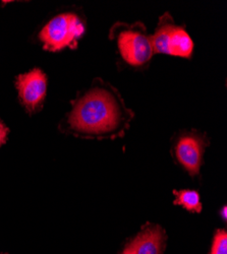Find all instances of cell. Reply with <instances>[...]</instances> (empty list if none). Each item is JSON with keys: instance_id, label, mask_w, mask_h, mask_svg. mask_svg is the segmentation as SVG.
Listing matches in <instances>:
<instances>
[{"instance_id": "cell-1", "label": "cell", "mask_w": 227, "mask_h": 254, "mask_svg": "<svg viewBox=\"0 0 227 254\" xmlns=\"http://www.w3.org/2000/svg\"><path fill=\"white\" fill-rule=\"evenodd\" d=\"M134 113L111 84L95 78L91 87L73 101L69 129L85 138H115L125 135Z\"/></svg>"}, {"instance_id": "cell-2", "label": "cell", "mask_w": 227, "mask_h": 254, "mask_svg": "<svg viewBox=\"0 0 227 254\" xmlns=\"http://www.w3.org/2000/svg\"><path fill=\"white\" fill-rule=\"evenodd\" d=\"M109 38L114 41L121 61L133 69H146L154 55L150 36L142 23L128 25L116 23Z\"/></svg>"}, {"instance_id": "cell-3", "label": "cell", "mask_w": 227, "mask_h": 254, "mask_svg": "<svg viewBox=\"0 0 227 254\" xmlns=\"http://www.w3.org/2000/svg\"><path fill=\"white\" fill-rule=\"evenodd\" d=\"M86 23L76 12L59 13L43 27L39 34L43 48L50 52L61 51L66 48L75 49L78 40L85 34Z\"/></svg>"}, {"instance_id": "cell-4", "label": "cell", "mask_w": 227, "mask_h": 254, "mask_svg": "<svg viewBox=\"0 0 227 254\" xmlns=\"http://www.w3.org/2000/svg\"><path fill=\"white\" fill-rule=\"evenodd\" d=\"M154 53L190 59L194 52V42L183 27L177 26L173 17L164 13L153 35L150 36Z\"/></svg>"}, {"instance_id": "cell-5", "label": "cell", "mask_w": 227, "mask_h": 254, "mask_svg": "<svg viewBox=\"0 0 227 254\" xmlns=\"http://www.w3.org/2000/svg\"><path fill=\"white\" fill-rule=\"evenodd\" d=\"M209 139L206 134L197 131H183L176 135L172 154L177 163L192 176H197L203 164V157Z\"/></svg>"}, {"instance_id": "cell-6", "label": "cell", "mask_w": 227, "mask_h": 254, "mask_svg": "<svg viewBox=\"0 0 227 254\" xmlns=\"http://www.w3.org/2000/svg\"><path fill=\"white\" fill-rule=\"evenodd\" d=\"M15 87L20 103L28 112L34 113L41 109L46 97L47 77L45 73L34 68L16 77Z\"/></svg>"}, {"instance_id": "cell-7", "label": "cell", "mask_w": 227, "mask_h": 254, "mask_svg": "<svg viewBox=\"0 0 227 254\" xmlns=\"http://www.w3.org/2000/svg\"><path fill=\"white\" fill-rule=\"evenodd\" d=\"M166 233L159 225L147 224L127 245L134 254H164Z\"/></svg>"}, {"instance_id": "cell-8", "label": "cell", "mask_w": 227, "mask_h": 254, "mask_svg": "<svg viewBox=\"0 0 227 254\" xmlns=\"http://www.w3.org/2000/svg\"><path fill=\"white\" fill-rule=\"evenodd\" d=\"M173 194L175 195V199L173 201L174 204L180 205L192 213H201L202 211V202L200 200V194L196 190L191 189H181V190H173Z\"/></svg>"}, {"instance_id": "cell-9", "label": "cell", "mask_w": 227, "mask_h": 254, "mask_svg": "<svg viewBox=\"0 0 227 254\" xmlns=\"http://www.w3.org/2000/svg\"><path fill=\"white\" fill-rule=\"evenodd\" d=\"M210 254H227V233L224 229L216 231Z\"/></svg>"}, {"instance_id": "cell-10", "label": "cell", "mask_w": 227, "mask_h": 254, "mask_svg": "<svg viewBox=\"0 0 227 254\" xmlns=\"http://www.w3.org/2000/svg\"><path fill=\"white\" fill-rule=\"evenodd\" d=\"M7 133H8V128L2 123V121L0 120V146L6 141Z\"/></svg>"}, {"instance_id": "cell-11", "label": "cell", "mask_w": 227, "mask_h": 254, "mask_svg": "<svg viewBox=\"0 0 227 254\" xmlns=\"http://www.w3.org/2000/svg\"><path fill=\"white\" fill-rule=\"evenodd\" d=\"M121 254H134V252H133L129 247L126 246V248L123 249V251L121 252Z\"/></svg>"}, {"instance_id": "cell-12", "label": "cell", "mask_w": 227, "mask_h": 254, "mask_svg": "<svg viewBox=\"0 0 227 254\" xmlns=\"http://www.w3.org/2000/svg\"><path fill=\"white\" fill-rule=\"evenodd\" d=\"M0 254H5V253H0Z\"/></svg>"}]
</instances>
